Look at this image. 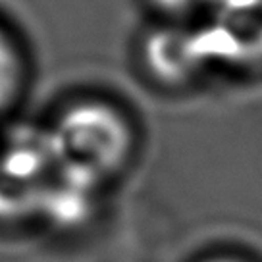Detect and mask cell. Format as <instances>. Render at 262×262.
<instances>
[{
	"label": "cell",
	"instance_id": "6da1fadb",
	"mask_svg": "<svg viewBox=\"0 0 262 262\" xmlns=\"http://www.w3.org/2000/svg\"><path fill=\"white\" fill-rule=\"evenodd\" d=\"M49 133L58 168L89 185L123 168L133 150L129 122L98 100L72 104Z\"/></svg>",
	"mask_w": 262,
	"mask_h": 262
},
{
	"label": "cell",
	"instance_id": "7a4b0ae2",
	"mask_svg": "<svg viewBox=\"0 0 262 262\" xmlns=\"http://www.w3.org/2000/svg\"><path fill=\"white\" fill-rule=\"evenodd\" d=\"M196 49V37L166 27L150 33L145 45V56L150 72L164 79H181L189 72V64Z\"/></svg>",
	"mask_w": 262,
	"mask_h": 262
},
{
	"label": "cell",
	"instance_id": "3957f363",
	"mask_svg": "<svg viewBox=\"0 0 262 262\" xmlns=\"http://www.w3.org/2000/svg\"><path fill=\"white\" fill-rule=\"evenodd\" d=\"M24 83V60L16 42L0 27V114L16 100Z\"/></svg>",
	"mask_w": 262,
	"mask_h": 262
},
{
	"label": "cell",
	"instance_id": "277c9868",
	"mask_svg": "<svg viewBox=\"0 0 262 262\" xmlns=\"http://www.w3.org/2000/svg\"><path fill=\"white\" fill-rule=\"evenodd\" d=\"M148 2L156 12L164 14L166 17L178 19V17L193 16L212 0H148Z\"/></svg>",
	"mask_w": 262,
	"mask_h": 262
},
{
	"label": "cell",
	"instance_id": "5b68a950",
	"mask_svg": "<svg viewBox=\"0 0 262 262\" xmlns=\"http://www.w3.org/2000/svg\"><path fill=\"white\" fill-rule=\"evenodd\" d=\"M212 262H243V260H239V258H214Z\"/></svg>",
	"mask_w": 262,
	"mask_h": 262
}]
</instances>
